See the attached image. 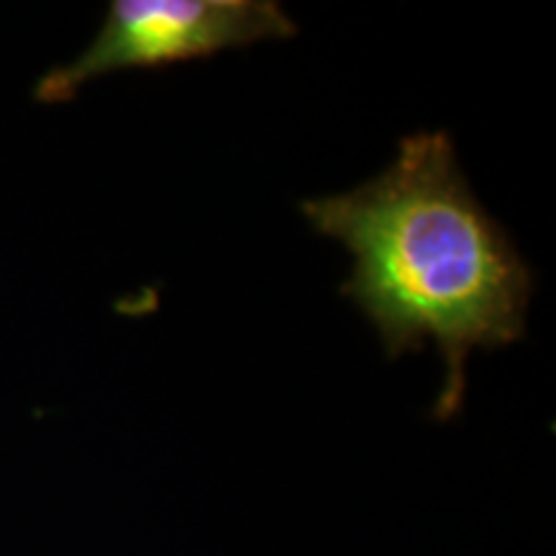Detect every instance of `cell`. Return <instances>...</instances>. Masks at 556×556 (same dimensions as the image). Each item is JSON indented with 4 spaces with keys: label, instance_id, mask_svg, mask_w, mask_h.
I'll return each instance as SVG.
<instances>
[{
    "label": "cell",
    "instance_id": "6da1fadb",
    "mask_svg": "<svg viewBox=\"0 0 556 556\" xmlns=\"http://www.w3.org/2000/svg\"><path fill=\"white\" fill-rule=\"evenodd\" d=\"M299 208L317 235L351 253L340 294L374 325L389 361L435 343L446 374L433 417H456L471 351L526 336L536 276L469 189L448 131L400 139L384 173Z\"/></svg>",
    "mask_w": 556,
    "mask_h": 556
},
{
    "label": "cell",
    "instance_id": "7a4b0ae2",
    "mask_svg": "<svg viewBox=\"0 0 556 556\" xmlns=\"http://www.w3.org/2000/svg\"><path fill=\"white\" fill-rule=\"evenodd\" d=\"M296 34L276 0H111L96 39L73 62L47 70L34 101L65 103L103 75L208 60Z\"/></svg>",
    "mask_w": 556,
    "mask_h": 556
}]
</instances>
